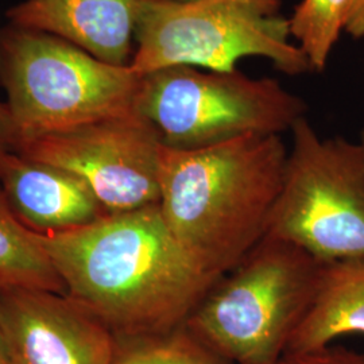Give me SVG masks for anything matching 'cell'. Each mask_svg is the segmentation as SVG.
I'll return each mask as SVG.
<instances>
[{
  "label": "cell",
  "mask_w": 364,
  "mask_h": 364,
  "mask_svg": "<svg viewBox=\"0 0 364 364\" xmlns=\"http://www.w3.org/2000/svg\"><path fill=\"white\" fill-rule=\"evenodd\" d=\"M285 0H141L130 68L144 76L171 66L234 72L262 57L287 76L311 72L294 43Z\"/></svg>",
  "instance_id": "5b68a950"
},
{
  "label": "cell",
  "mask_w": 364,
  "mask_h": 364,
  "mask_svg": "<svg viewBox=\"0 0 364 364\" xmlns=\"http://www.w3.org/2000/svg\"><path fill=\"white\" fill-rule=\"evenodd\" d=\"M351 333L364 335V257L326 263L312 306L287 353L320 350Z\"/></svg>",
  "instance_id": "7c38bea8"
},
{
  "label": "cell",
  "mask_w": 364,
  "mask_h": 364,
  "mask_svg": "<svg viewBox=\"0 0 364 364\" xmlns=\"http://www.w3.org/2000/svg\"><path fill=\"white\" fill-rule=\"evenodd\" d=\"M0 364H10L7 350H6V344H4V338H3L1 326H0Z\"/></svg>",
  "instance_id": "d6986e66"
},
{
  "label": "cell",
  "mask_w": 364,
  "mask_h": 364,
  "mask_svg": "<svg viewBox=\"0 0 364 364\" xmlns=\"http://www.w3.org/2000/svg\"><path fill=\"white\" fill-rule=\"evenodd\" d=\"M162 144L136 112L22 141L16 153L84 182L107 215L158 205Z\"/></svg>",
  "instance_id": "ba28073f"
},
{
  "label": "cell",
  "mask_w": 364,
  "mask_h": 364,
  "mask_svg": "<svg viewBox=\"0 0 364 364\" xmlns=\"http://www.w3.org/2000/svg\"><path fill=\"white\" fill-rule=\"evenodd\" d=\"M326 263L264 236L197 304L185 328L228 364H279Z\"/></svg>",
  "instance_id": "3957f363"
},
{
  "label": "cell",
  "mask_w": 364,
  "mask_h": 364,
  "mask_svg": "<svg viewBox=\"0 0 364 364\" xmlns=\"http://www.w3.org/2000/svg\"><path fill=\"white\" fill-rule=\"evenodd\" d=\"M141 0H23L7 11L14 26L55 36L93 57L130 65Z\"/></svg>",
  "instance_id": "30bf717a"
},
{
  "label": "cell",
  "mask_w": 364,
  "mask_h": 364,
  "mask_svg": "<svg viewBox=\"0 0 364 364\" xmlns=\"http://www.w3.org/2000/svg\"><path fill=\"white\" fill-rule=\"evenodd\" d=\"M279 364H364V353L331 344L314 351L287 353Z\"/></svg>",
  "instance_id": "2e32d148"
},
{
  "label": "cell",
  "mask_w": 364,
  "mask_h": 364,
  "mask_svg": "<svg viewBox=\"0 0 364 364\" xmlns=\"http://www.w3.org/2000/svg\"><path fill=\"white\" fill-rule=\"evenodd\" d=\"M362 144H364V130L362 131V141H360Z\"/></svg>",
  "instance_id": "ffe728a7"
},
{
  "label": "cell",
  "mask_w": 364,
  "mask_h": 364,
  "mask_svg": "<svg viewBox=\"0 0 364 364\" xmlns=\"http://www.w3.org/2000/svg\"><path fill=\"white\" fill-rule=\"evenodd\" d=\"M308 105L275 78L171 66L141 76L135 112L162 146L196 150L246 135H282Z\"/></svg>",
  "instance_id": "8992f818"
},
{
  "label": "cell",
  "mask_w": 364,
  "mask_h": 364,
  "mask_svg": "<svg viewBox=\"0 0 364 364\" xmlns=\"http://www.w3.org/2000/svg\"><path fill=\"white\" fill-rule=\"evenodd\" d=\"M139 84L130 65L105 63L52 34L0 28V87L19 144L135 112Z\"/></svg>",
  "instance_id": "277c9868"
},
{
  "label": "cell",
  "mask_w": 364,
  "mask_h": 364,
  "mask_svg": "<svg viewBox=\"0 0 364 364\" xmlns=\"http://www.w3.org/2000/svg\"><path fill=\"white\" fill-rule=\"evenodd\" d=\"M10 364H112L117 340L66 293L0 289Z\"/></svg>",
  "instance_id": "9c48e42d"
},
{
  "label": "cell",
  "mask_w": 364,
  "mask_h": 364,
  "mask_svg": "<svg viewBox=\"0 0 364 364\" xmlns=\"http://www.w3.org/2000/svg\"><path fill=\"white\" fill-rule=\"evenodd\" d=\"M344 33L351 36L352 38H363L364 0H351V6H350V11H348V16H347Z\"/></svg>",
  "instance_id": "ac0fdd59"
},
{
  "label": "cell",
  "mask_w": 364,
  "mask_h": 364,
  "mask_svg": "<svg viewBox=\"0 0 364 364\" xmlns=\"http://www.w3.org/2000/svg\"><path fill=\"white\" fill-rule=\"evenodd\" d=\"M351 0H301L289 18L290 34L304 52L311 72L326 70L333 48L344 33Z\"/></svg>",
  "instance_id": "5bb4252c"
},
{
  "label": "cell",
  "mask_w": 364,
  "mask_h": 364,
  "mask_svg": "<svg viewBox=\"0 0 364 364\" xmlns=\"http://www.w3.org/2000/svg\"><path fill=\"white\" fill-rule=\"evenodd\" d=\"M0 191L15 218L34 234L69 232L107 215L75 174L16 151L3 161Z\"/></svg>",
  "instance_id": "8fae6325"
},
{
  "label": "cell",
  "mask_w": 364,
  "mask_h": 364,
  "mask_svg": "<svg viewBox=\"0 0 364 364\" xmlns=\"http://www.w3.org/2000/svg\"><path fill=\"white\" fill-rule=\"evenodd\" d=\"M19 135L6 102H0V168L10 153L16 151Z\"/></svg>",
  "instance_id": "e0dca14e"
},
{
  "label": "cell",
  "mask_w": 364,
  "mask_h": 364,
  "mask_svg": "<svg viewBox=\"0 0 364 364\" xmlns=\"http://www.w3.org/2000/svg\"><path fill=\"white\" fill-rule=\"evenodd\" d=\"M171 1H186V0H171Z\"/></svg>",
  "instance_id": "44dd1931"
},
{
  "label": "cell",
  "mask_w": 364,
  "mask_h": 364,
  "mask_svg": "<svg viewBox=\"0 0 364 364\" xmlns=\"http://www.w3.org/2000/svg\"><path fill=\"white\" fill-rule=\"evenodd\" d=\"M287 151L281 135L196 150L162 146L158 207L177 242L212 277L231 272L266 236Z\"/></svg>",
  "instance_id": "7a4b0ae2"
},
{
  "label": "cell",
  "mask_w": 364,
  "mask_h": 364,
  "mask_svg": "<svg viewBox=\"0 0 364 364\" xmlns=\"http://www.w3.org/2000/svg\"><path fill=\"white\" fill-rule=\"evenodd\" d=\"M282 188L266 236L323 263L364 257V144L321 138L306 117L291 127Z\"/></svg>",
  "instance_id": "52a82bcc"
},
{
  "label": "cell",
  "mask_w": 364,
  "mask_h": 364,
  "mask_svg": "<svg viewBox=\"0 0 364 364\" xmlns=\"http://www.w3.org/2000/svg\"><path fill=\"white\" fill-rule=\"evenodd\" d=\"M0 289L65 293V285L36 234L15 218L0 191Z\"/></svg>",
  "instance_id": "4fadbf2b"
},
{
  "label": "cell",
  "mask_w": 364,
  "mask_h": 364,
  "mask_svg": "<svg viewBox=\"0 0 364 364\" xmlns=\"http://www.w3.org/2000/svg\"><path fill=\"white\" fill-rule=\"evenodd\" d=\"M112 364H228L181 326L168 333L117 340Z\"/></svg>",
  "instance_id": "9a60e30c"
},
{
  "label": "cell",
  "mask_w": 364,
  "mask_h": 364,
  "mask_svg": "<svg viewBox=\"0 0 364 364\" xmlns=\"http://www.w3.org/2000/svg\"><path fill=\"white\" fill-rule=\"evenodd\" d=\"M36 236L66 294L117 340L181 328L218 281L177 242L158 205Z\"/></svg>",
  "instance_id": "6da1fadb"
}]
</instances>
